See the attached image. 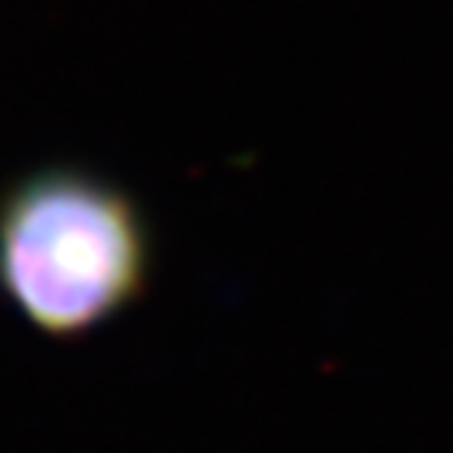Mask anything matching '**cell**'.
Segmentation results:
<instances>
[{
    "label": "cell",
    "mask_w": 453,
    "mask_h": 453,
    "mask_svg": "<svg viewBox=\"0 0 453 453\" xmlns=\"http://www.w3.org/2000/svg\"><path fill=\"white\" fill-rule=\"evenodd\" d=\"M145 273L142 211L108 179L50 165L0 195V289L37 329L78 336L108 323Z\"/></svg>",
    "instance_id": "1"
}]
</instances>
